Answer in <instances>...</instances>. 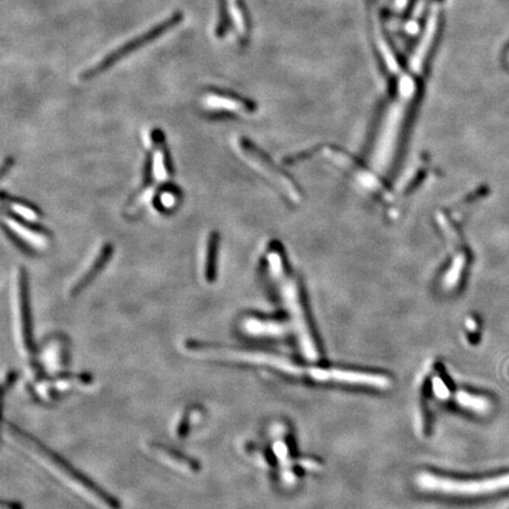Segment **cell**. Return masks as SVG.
<instances>
[{
    "label": "cell",
    "mask_w": 509,
    "mask_h": 509,
    "mask_svg": "<svg viewBox=\"0 0 509 509\" xmlns=\"http://www.w3.org/2000/svg\"><path fill=\"white\" fill-rule=\"evenodd\" d=\"M193 349H199V351H208L210 354L216 353L219 356L230 358L235 361L237 360V361L247 362V363L271 367L272 369L279 370L284 374L299 376V378H308L312 381L333 382V383L363 386L381 390L388 389L391 386L390 378L385 375L354 371V370L334 369V368L333 369H325V368H318V367L299 366L287 358H281L277 355H271V354L226 350V349L223 348L217 349L216 345H208V343H196L193 345Z\"/></svg>",
    "instance_id": "obj_1"
},
{
    "label": "cell",
    "mask_w": 509,
    "mask_h": 509,
    "mask_svg": "<svg viewBox=\"0 0 509 509\" xmlns=\"http://www.w3.org/2000/svg\"><path fill=\"white\" fill-rule=\"evenodd\" d=\"M266 270L272 284H275L281 301L287 310L290 327L297 337L301 351L305 358L316 361L318 351L304 312L300 285L289 270L285 259L279 248L271 246L268 249L266 254Z\"/></svg>",
    "instance_id": "obj_2"
},
{
    "label": "cell",
    "mask_w": 509,
    "mask_h": 509,
    "mask_svg": "<svg viewBox=\"0 0 509 509\" xmlns=\"http://www.w3.org/2000/svg\"><path fill=\"white\" fill-rule=\"evenodd\" d=\"M173 173V164L164 136L160 130H155L152 133V151L144 171L143 184L127 204V215L133 217L140 214L143 206L148 204L156 193L155 184H163L170 181Z\"/></svg>",
    "instance_id": "obj_3"
},
{
    "label": "cell",
    "mask_w": 509,
    "mask_h": 509,
    "mask_svg": "<svg viewBox=\"0 0 509 509\" xmlns=\"http://www.w3.org/2000/svg\"><path fill=\"white\" fill-rule=\"evenodd\" d=\"M8 431H11V434L16 436L18 441H21V444L29 448L30 451H32L34 454H37L41 460L49 464L51 468L57 470L61 477L67 479L74 486H77L79 489H82L83 492H85L87 495L98 499L99 501L104 503V505L116 508L117 501L115 499H112L110 495H107L102 489L98 488L94 482H91L89 479L82 475L77 469H74L71 464H67L64 459L56 454L54 451H51L50 448L44 446L28 433H25L19 428L14 427L13 424L8 426Z\"/></svg>",
    "instance_id": "obj_4"
},
{
    "label": "cell",
    "mask_w": 509,
    "mask_h": 509,
    "mask_svg": "<svg viewBox=\"0 0 509 509\" xmlns=\"http://www.w3.org/2000/svg\"><path fill=\"white\" fill-rule=\"evenodd\" d=\"M416 484L420 488L431 493L455 497H477L497 493L509 488V474L484 480H456L431 473H422L416 479Z\"/></svg>",
    "instance_id": "obj_5"
},
{
    "label": "cell",
    "mask_w": 509,
    "mask_h": 509,
    "mask_svg": "<svg viewBox=\"0 0 509 509\" xmlns=\"http://www.w3.org/2000/svg\"><path fill=\"white\" fill-rule=\"evenodd\" d=\"M182 21H183V13H173V16L169 17L166 21L156 25L155 28L149 30L148 32L140 34L138 37H136L135 39L125 43L124 45L120 46V49L112 51L111 54H107V57L103 58L100 62L97 63L94 67H91L89 70L85 71L82 74V78L85 79V80L95 78L98 74H102L104 71H107V69H110L113 64L120 61L122 58L125 57L127 54L135 52L137 50L140 49L142 46L147 45V44L151 43V41H156L157 38L163 36L164 33L173 29L175 26L182 23Z\"/></svg>",
    "instance_id": "obj_6"
},
{
    "label": "cell",
    "mask_w": 509,
    "mask_h": 509,
    "mask_svg": "<svg viewBox=\"0 0 509 509\" xmlns=\"http://www.w3.org/2000/svg\"><path fill=\"white\" fill-rule=\"evenodd\" d=\"M3 218L5 230L11 235L23 249L29 252H39L45 250L50 242L51 235L49 230L41 228L38 223H30L14 215L8 213L6 210Z\"/></svg>",
    "instance_id": "obj_7"
},
{
    "label": "cell",
    "mask_w": 509,
    "mask_h": 509,
    "mask_svg": "<svg viewBox=\"0 0 509 509\" xmlns=\"http://www.w3.org/2000/svg\"><path fill=\"white\" fill-rule=\"evenodd\" d=\"M440 26H441V12L439 6H434L428 17L422 39L420 41L418 50L411 59V69L414 74H422L424 67L427 66L428 59L431 57V51L437 39Z\"/></svg>",
    "instance_id": "obj_8"
},
{
    "label": "cell",
    "mask_w": 509,
    "mask_h": 509,
    "mask_svg": "<svg viewBox=\"0 0 509 509\" xmlns=\"http://www.w3.org/2000/svg\"><path fill=\"white\" fill-rule=\"evenodd\" d=\"M203 104L206 109L217 113H232L237 112H252L254 110V103L239 96L222 90H210L206 92Z\"/></svg>",
    "instance_id": "obj_9"
},
{
    "label": "cell",
    "mask_w": 509,
    "mask_h": 509,
    "mask_svg": "<svg viewBox=\"0 0 509 509\" xmlns=\"http://www.w3.org/2000/svg\"><path fill=\"white\" fill-rule=\"evenodd\" d=\"M19 299H21V329L24 341L30 345L32 342V327L30 314L29 279L24 269L21 270L19 279Z\"/></svg>",
    "instance_id": "obj_10"
},
{
    "label": "cell",
    "mask_w": 509,
    "mask_h": 509,
    "mask_svg": "<svg viewBox=\"0 0 509 509\" xmlns=\"http://www.w3.org/2000/svg\"><path fill=\"white\" fill-rule=\"evenodd\" d=\"M112 254H113V247H112L111 244H105L102 248V250L99 251L98 256H97L95 262L91 264V267L87 269V272L78 279V282L74 285V289H72V294L74 295L79 294L84 288H87L95 279L96 276L98 275L99 272L103 270L104 267L107 266V263L110 261Z\"/></svg>",
    "instance_id": "obj_11"
},
{
    "label": "cell",
    "mask_w": 509,
    "mask_h": 509,
    "mask_svg": "<svg viewBox=\"0 0 509 509\" xmlns=\"http://www.w3.org/2000/svg\"><path fill=\"white\" fill-rule=\"evenodd\" d=\"M243 328L248 333L254 335H266V336H282L287 334L292 327L277 321H262L259 318H248L243 322Z\"/></svg>",
    "instance_id": "obj_12"
},
{
    "label": "cell",
    "mask_w": 509,
    "mask_h": 509,
    "mask_svg": "<svg viewBox=\"0 0 509 509\" xmlns=\"http://www.w3.org/2000/svg\"><path fill=\"white\" fill-rule=\"evenodd\" d=\"M4 210L30 223H38L41 218V211L36 206H31L28 202L16 199L14 197H6L3 195Z\"/></svg>",
    "instance_id": "obj_13"
},
{
    "label": "cell",
    "mask_w": 509,
    "mask_h": 509,
    "mask_svg": "<svg viewBox=\"0 0 509 509\" xmlns=\"http://www.w3.org/2000/svg\"><path fill=\"white\" fill-rule=\"evenodd\" d=\"M218 248H219V235L214 231L210 234L206 244V266H204V275L210 283H213L217 276Z\"/></svg>",
    "instance_id": "obj_14"
},
{
    "label": "cell",
    "mask_w": 509,
    "mask_h": 509,
    "mask_svg": "<svg viewBox=\"0 0 509 509\" xmlns=\"http://www.w3.org/2000/svg\"><path fill=\"white\" fill-rule=\"evenodd\" d=\"M229 1V11L231 19L234 21L235 26L239 31V37L243 41L248 39L249 36V17H248L247 6L243 0H228Z\"/></svg>",
    "instance_id": "obj_15"
},
{
    "label": "cell",
    "mask_w": 509,
    "mask_h": 509,
    "mask_svg": "<svg viewBox=\"0 0 509 509\" xmlns=\"http://www.w3.org/2000/svg\"><path fill=\"white\" fill-rule=\"evenodd\" d=\"M457 402L464 408H468L470 411L482 413L488 409V401L484 398H479L477 395L468 394L466 391H459L456 395Z\"/></svg>",
    "instance_id": "obj_16"
},
{
    "label": "cell",
    "mask_w": 509,
    "mask_h": 509,
    "mask_svg": "<svg viewBox=\"0 0 509 509\" xmlns=\"http://www.w3.org/2000/svg\"><path fill=\"white\" fill-rule=\"evenodd\" d=\"M180 198H181V195L177 191L176 188H173V189L165 188V189L160 190L158 193L157 206L160 210L170 211L176 208L177 204L180 203Z\"/></svg>",
    "instance_id": "obj_17"
},
{
    "label": "cell",
    "mask_w": 509,
    "mask_h": 509,
    "mask_svg": "<svg viewBox=\"0 0 509 509\" xmlns=\"http://www.w3.org/2000/svg\"><path fill=\"white\" fill-rule=\"evenodd\" d=\"M230 11H229V1L228 0H219V16L218 23L215 29L216 37L223 38L230 26Z\"/></svg>",
    "instance_id": "obj_18"
}]
</instances>
